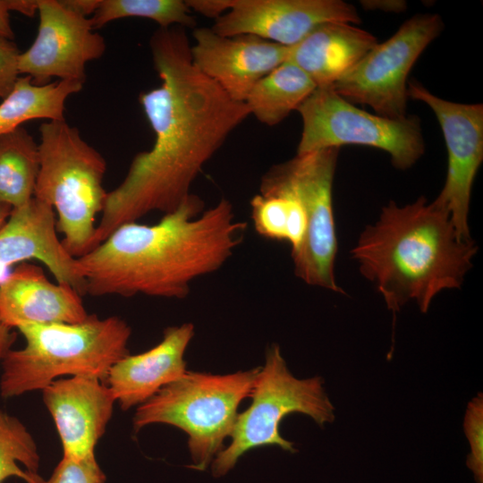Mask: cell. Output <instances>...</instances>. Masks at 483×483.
<instances>
[{
  "instance_id": "cell-1",
  "label": "cell",
  "mask_w": 483,
  "mask_h": 483,
  "mask_svg": "<svg viewBox=\"0 0 483 483\" xmlns=\"http://www.w3.org/2000/svg\"><path fill=\"white\" fill-rule=\"evenodd\" d=\"M149 47L161 83L140 93L153 130L150 149L132 158L123 182L107 192L93 248L123 224L175 210L202 167L250 114L193 64L182 27L159 28Z\"/></svg>"
},
{
  "instance_id": "cell-2",
  "label": "cell",
  "mask_w": 483,
  "mask_h": 483,
  "mask_svg": "<svg viewBox=\"0 0 483 483\" xmlns=\"http://www.w3.org/2000/svg\"><path fill=\"white\" fill-rule=\"evenodd\" d=\"M247 224L221 199L204 210L191 193L155 225L129 222L77 258L92 296L143 294L183 299L195 279L220 269L242 242Z\"/></svg>"
},
{
  "instance_id": "cell-3",
  "label": "cell",
  "mask_w": 483,
  "mask_h": 483,
  "mask_svg": "<svg viewBox=\"0 0 483 483\" xmlns=\"http://www.w3.org/2000/svg\"><path fill=\"white\" fill-rule=\"evenodd\" d=\"M477 251L472 239L459 237L448 213L422 196L385 206L351 254L394 314L411 301L426 313L439 292L459 288Z\"/></svg>"
},
{
  "instance_id": "cell-4",
  "label": "cell",
  "mask_w": 483,
  "mask_h": 483,
  "mask_svg": "<svg viewBox=\"0 0 483 483\" xmlns=\"http://www.w3.org/2000/svg\"><path fill=\"white\" fill-rule=\"evenodd\" d=\"M25 344L10 350L1 368L0 394L8 399L42 390L63 376L105 382L110 369L130 354V326L116 316L92 314L80 323L27 324L17 328Z\"/></svg>"
},
{
  "instance_id": "cell-5",
  "label": "cell",
  "mask_w": 483,
  "mask_h": 483,
  "mask_svg": "<svg viewBox=\"0 0 483 483\" xmlns=\"http://www.w3.org/2000/svg\"><path fill=\"white\" fill-rule=\"evenodd\" d=\"M39 170L35 198L55 210L56 230L71 256L77 258L93 249L96 216L106 194L104 157L65 120L47 121L39 127Z\"/></svg>"
},
{
  "instance_id": "cell-6",
  "label": "cell",
  "mask_w": 483,
  "mask_h": 483,
  "mask_svg": "<svg viewBox=\"0 0 483 483\" xmlns=\"http://www.w3.org/2000/svg\"><path fill=\"white\" fill-rule=\"evenodd\" d=\"M259 368L226 375L186 371L139 405L133 430L164 423L188 435L191 468L205 470L231 435L240 403L250 396Z\"/></svg>"
},
{
  "instance_id": "cell-7",
  "label": "cell",
  "mask_w": 483,
  "mask_h": 483,
  "mask_svg": "<svg viewBox=\"0 0 483 483\" xmlns=\"http://www.w3.org/2000/svg\"><path fill=\"white\" fill-rule=\"evenodd\" d=\"M250 397L251 404L236 418L230 445L211 462L215 478L227 474L240 457L257 447L276 445L295 453L293 443L279 432L281 421L289 414H305L320 427L335 419V407L326 394L323 378L295 377L277 344L267 348Z\"/></svg>"
},
{
  "instance_id": "cell-8",
  "label": "cell",
  "mask_w": 483,
  "mask_h": 483,
  "mask_svg": "<svg viewBox=\"0 0 483 483\" xmlns=\"http://www.w3.org/2000/svg\"><path fill=\"white\" fill-rule=\"evenodd\" d=\"M302 131L297 155L356 144L387 152L400 170L412 166L425 149L419 117L391 119L372 114L338 95L316 88L298 107Z\"/></svg>"
},
{
  "instance_id": "cell-9",
  "label": "cell",
  "mask_w": 483,
  "mask_h": 483,
  "mask_svg": "<svg viewBox=\"0 0 483 483\" xmlns=\"http://www.w3.org/2000/svg\"><path fill=\"white\" fill-rule=\"evenodd\" d=\"M443 28L437 14L411 17L391 38L372 47L331 87L349 102L369 106L378 115L404 118L408 115L410 71Z\"/></svg>"
},
{
  "instance_id": "cell-10",
  "label": "cell",
  "mask_w": 483,
  "mask_h": 483,
  "mask_svg": "<svg viewBox=\"0 0 483 483\" xmlns=\"http://www.w3.org/2000/svg\"><path fill=\"white\" fill-rule=\"evenodd\" d=\"M338 148L296 155L272 168L295 191L307 215V232L293 254L296 276L309 285L342 292L335 277L337 238L332 187Z\"/></svg>"
},
{
  "instance_id": "cell-11",
  "label": "cell",
  "mask_w": 483,
  "mask_h": 483,
  "mask_svg": "<svg viewBox=\"0 0 483 483\" xmlns=\"http://www.w3.org/2000/svg\"><path fill=\"white\" fill-rule=\"evenodd\" d=\"M408 97L431 108L447 148L446 179L433 202L448 213L459 237L470 240L468 216L471 190L483 161V105L443 99L414 80L408 83Z\"/></svg>"
},
{
  "instance_id": "cell-12",
  "label": "cell",
  "mask_w": 483,
  "mask_h": 483,
  "mask_svg": "<svg viewBox=\"0 0 483 483\" xmlns=\"http://www.w3.org/2000/svg\"><path fill=\"white\" fill-rule=\"evenodd\" d=\"M38 33L19 55V73L36 85L48 84L53 78L84 83L86 64L104 55L105 38L94 31L89 18L63 1L38 0Z\"/></svg>"
},
{
  "instance_id": "cell-13",
  "label": "cell",
  "mask_w": 483,
  "mask_h": 483,
  "mask_svg": "<svg viewBox=\"0 0 483 483\" xmlns=\"http://www.w3.org/2000/svg\"><path fill=\"white\" fill-rule=\"evenodd\" d=\"M356 8L341 0H232L231 8L211 30L221 36L251 34L286 47L301 41L320 24H357Z\"/></svg>"
},
{
  "instance_id": "cell-14",
  "label": "cell",
  "mask_w": 483,
  "mask_h": 483,
  "mask_svg": "<svg viewBox=\"0 0 483 483\" xmlns=\"http://www.w3.org/2000/svg\"><path fill=\"white\" fill-rule=\"evenodd\" d=\"M193 64L235 101L245 102L263 77L287 61L290 47L255 35L221 36L211 28L193 31Z\"/></svg>"
},
{
  "instance_id": "cell-15",
  "label": "cell",
  "mask_w": 483,
  "mask_h": 483,
  "mask_svg": "<svg viewBox=\"0 0 483 483\" xmlns=\"http://www.w3.org/2000/svg\"><path fill=\"white\" fill-rule=\"evenodd\" d=\"M41 391L60 437L63 456L95 455L116 403L109 386L94 377L75 376L58 378Z\"/></svg>"
},
{
  "instance_id": "cell-16",
  "label": "cell",
  "mask_w": 483,
  "mask_h": 483,
  "mask_svg": "<svg viewBox=\"0 0 483 483\" xmlns=\"http://www.w3.org/2000/svg\"><path fill=\"white\" fill-rule=\"evenodd\" d=\"M30 259L42 262L57 283L69 284L80 294H86L76 258L57 236L54 208L35 197L13 208L0 230V283L10 274L13 265Z\"/></svg>"
},
{
  "instance_id": "cell-17",
  "label": "cell",
  "mask_w": 483,
  "mask_h": 483,
  "mask_svg": "<svg viewBox=\"0 0 483 483\" xmlns=\"http://www.w3.org/2000/svg\"><path fill=\"white\" fill-rule=\"evenodd\" d=\"M81 294L54 284L38 266L21 263L0 283V319L10 328L27 324H74L86 320Z\"/></svg>"
},
{
  "instance_id": "cell-18",
  "label": "cell",
  "mask_w": 483,
  "mask_h": 483,
  "mask_svg": "<svg viewBox=\"0 0 483 483\" xmlns=\"http://www.w3.org/2000/svg\"><path fill=\"white\" fill-rule=\"evenodd\" d=\"M193 335L191 323L169 326L156 346L142 353L129 354L110 369L105 383L122 410L144 403L186 373L184 354Z\"/></svg>"
},
{
  "instance_id": "cell-19",
  "label": "cell",
  "mask_w": 483,
  "mask_h": 483,
  "mask_svg": "<svg viewBox=\"0 0 483 483\" xmlns=\"http://www.w3.org/2000/svg\"><path fill=\"white\" fill-rule=\"evenodd\" d=\"M377 44L376 37L352 23L330 21L290 47L287 61L307 73L317 88L331 87Z\"/></svg>"
},
{
  "instance_id": "cell-20",
  "label": "cell",
  "mask_w": 483,
  "mask_h": 483,
  "mask_svg": "<svg viewBox=\"0 0 483 483\" xmlns=\"http://www.w3.org/2000/svg\"><path fill=\"white\" fill-rule=\"evenodd\" d=\"M251 218L257 233L287 242L291 255L301 246L307 232V215L295 191L270 168L260 182V193L250 200Z\"/></svg>"
},
{
  "instance_id": "cell-21",
  "label": "cell",
  "mask_w": 483,
  "mask_h": 483,
  "mask_svg": "<svg viewBox=\"0 0 483 483\" xmlns=\"http://www.w3.org/2000/svg\"><path fill=\"white\" fill-rule=\"evenodd\" d=\"M82 87L83 83L70 80L36 85L30 76H19L11 92L0 104V136L30 120H65L66 99L80 91Z\"/></svg>"
},
{
  "instance_id": "cell-22",
  "label": "cell",
  "mask_w": 483,
  "mask_h": 483,
  "mask_svg": "<svg viewBox=\"0 0 483 483\" xmlns=\"http://www.w3.org/2000/svg\"><path fill=\"white\" fill-rule=\"evenodd\" d=\"M316 88L307 73L285 61L255 84L244 103L261 123L274 126L297 110Z\"/></svg>"
},
{
  "instance_id": "cell-23",
  "label": "cell",
  "mask_w": 483,
  "mask_h": 483,
  "mask_svg": "<svg viewBox=\"0 0 483 483\" xmlns=\"http://www.w3.org/2000/svg\"><path fill=\"white\" fill-rule=\"evenodd\" d=\"M38 144L24 127L0 136V205L17 208L34 196Z\"/></svg>"
},
{
  "instance_id": "cell-24",
  "label": "cell",
  "mask_w": 483,
  "mask_h": 483,
  "mask_svg": "<svg viewBox=\"0 0 483 483\" xmlns=\"http://www.w3.org/2000/svg\"><path fill=\"white\" fill-rule=\"evenodd\" d=\"M39 461L36 441L25 425L0 410V483L10 477L42 483Z\"/></svg>"
},
{
  "instance_id": "cell-25",
  "label": "cell",
  "mask_w": 483,
  "mask_h": 483,
  "mask_svg": "<svg viewBox=\"0 0 483 483\" xmlns=\"http://www.w3.org/2000/svg\"><path fill=\"white\" fill-rule=\"evenodd\" d=\"M129 17L152 20L162 29L175 24L193 27L196 23L182 0H99L89 20L93 28L98 29L114 20Z\"/></svg>"
},
{
  "instance_id": "cell-26",
  "label": "cell",
  "mask_w": 483,
  "mask_h": 483,
  "mask_svg": "<svg viewBox=\"0 0 483 483\" xmlns=\"http://www.w3.org/2000/svg\"><path fill=\"white\" fill-rule=\"evenodd\" d=\"M463 428L470 453L466 465L476 483H483V394L479 393L467 405Z\"/></svg>"
},
{
  "instance_id": "cell-27",
  "label": "cell",
  "mask_w": 483,
  "mask_h": 483,
  "mask_svg": "<svg viewBox=\"0 0 483 483\" xmlns=\"http://www.w3.org/2000/svg\"><path fill=\"white\" fill-rule=\"evenodd\" d=\"M106 479L95 455L85 458L63 456L50 478L42 483H106Z\"/></svg>"
},
{
  "instance_id": "cell-28",
  "label": "cell",
  "mask_w": 483,
  "mask_h": 483,
  "mask_svg": "<svg viewBox=\"0 0 483 483\" xmlns=\"http://www.w3.org/2000/svg\"><path fill=\"white\" fill-rule=\"evenodd\" d=\"M20 54L13 40L0 36V98H4L11 92L20 75Z\"/></svg>"
},
{
  "instance_id": "cell-29",
  "label": "cell",
  "mask_w": 483,
  "mask_h": 483,
  "mask_svg": "<svg viewBox=\"0 0 483 483\" xmlns=\"http://www.w3.org/2000/svg\"><path fill=\"white\" fill-rule=\"evenodd\" d=\"M186 4L199 14L215 20L231 8L232 0H187Z\"/></svg>"
},
{
  "instance_id": "cell-30",
  "label": "cell",
  "mask_w": 483,
  "mask_h": 483,
  "mask_svg": "<svg viewBox=\"0 0 483 483\" xmlns=\"http://www.w3.org/2000/svg\"><path fill=\"white\" fill-rule=\"evenodd\" d=\"M16 335L13 329L7 326L0 319V367L6 354L12 350Z\"/></svg>"
},
{
  "instance_id": "cell-31",
  "label": "cell",
  "mask_w": 483,
  "mask_h": 483,
  "mask_svg": "<svg viewBox=\"0 0 483 483\" xmlns=\"http://www.w3.org/2000/svg\"><path fill=\"white\" fill-rule=\"evenodd\" d=\"M10 0H0V36L13 40V30L10 22Z\"/></svg>"
},
{
  "instance_id": "cell-32",
  "label": "cell",
  "mask_w": 483,
  "mask_h": 483,
  "mask_svg": "<svg viewBox=\"0 0 483 483\" xmlns=\"http://www.w3.org/2000/svg\"><path fill=\"white\" fill-rule=\"evenodd\" d=\"M70 9L84 15L93 14L97 8L99 0H62Z\"/></svg>"
},
{
  "instance_id": "cell-33",
  "label": "cell",
  "mask_w": 483,
  "mask_h": 483,
  "mask_svg": "<svg viewBox=\"0 0 483 483\" xmlns=\"http://www.w3.org/2000/svg\"><path fill=\"white\" fill-rule=\"evenodd\" d=\"M363 7L385 12H402L406 7L404 1H363Z\"/></svg>"
},
{
  "instance_id": "cell-34",
  "label": "cell",
  "mask_w": 483,
  "mask_h": 483,
  "mask_svg": "<svg viewBox=\"0 0 483 483\" xmlns=\"http://www.w3.org/2000/svg\"><path fill=\"white\" fill-rule=\"evenodd\" d=\"M13 208L8 206L0 205V230L7 222Z\"/></svg>"
}]
</instances>
